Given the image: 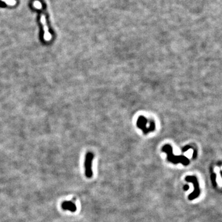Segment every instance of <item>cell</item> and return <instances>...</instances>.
I'll use <instances>...</instances> for the list:
<instances>
[{"mask_svg": "<svg viewBox=\"0 0 222 222\" xmlns=\"http://www.w3.org/2000/svg\"><path fill=\"white\" fill-rule=\"evenodd\" d=\"M41 22H42L43 27V30H44V40L46 42H49L52 38V35L48 31V25H47L46 21V18H45V15H42L41 16Z\"/></svg>", "mask_w": 222, "mask_h": 222, "instance_id": "obj_4", "label": "cell"}, {"mask_svg": "<svg viewBox=\"0 0 222 222\" xmlns=\"http://www.w3.org/2000/svg\"><path fill=\"white\" fill-rule=\"evenodd\" d=\"M197 152L196 151H194V153H193V159H196V157H197Z\"/></svg>", "mask_w": 222, "mask_h": 222, "instance_id": "obj_11", "label": "cell"}, {"mask_svg": "<svg viewBox=\"0 0 222 222\" xmlns=\"http://www.w3.org/2000/svg\"><path fill=\"white\" fill-rule=\"evenodd\" d=\"M162 151L165 152L167 155V160L173 164L181 163L183 165H188L190 163V160L186 156H175L173 154V149L170 144H165L162 147Z\"/></svg>", "mask_w": 222, "mask_h": 222, "instance_id": "obj_1", "label": "cell"}, {"mask_svg": "<svg viewBox=\"0 0 222 222\" xmlns=\"http://www.w3.org/2000/svg\"><path fill=\"white\" fill-rule=\"evenodd\" d=\"M191 146H185V147H184L183 148V149H182V151L183 152H186V151H187L188 150V149H191Z\"/></svg>", "mask_w": 222, "mask_h": 222, "instance_id": "obj_9", "label": "cell"}, {"mask_svg": "<svg viewBox=\"0 0 222 222\" xmlns=\"http://www.w3.org/2000/svg\"><path fill=\"white\" fill-rule=\"evenodd\" d=\"M189 188H190V186H188V184H186L184 186V188H183V189H184V191H187L189 190Z\"/></svg>", "mask_w": 222, "mask_h": 222, "instance_id": "obj_10", "label": "cell"}, {"mask_svg": "<svg viewBox=\"0 0 222 222\" xmlns=\"http://www.w3.org/2000/svg\"><path fill=\"white\" fill-rule=\"evenodd\" d=\"M147 120L143 116H140L139 117V118L138 119L137 122H136V125L141 130H142L143 132V133L145 135L147 134L148 133H149L148 129L146 128V125H147Z\"/></svg>", "mask_w": 222, "mask_h": 222, "instance_id": "obj_5", "label": "cell"}, {"mask_svg": "<svg viewBox=\"0 0 222 222\" xmlns=\"http://www.w3.org/2000/svg\"><path fill=\"white\" fill-rule=\"evenodd\" d=\"M62 208L65 210H70V211L74 212L76 211L77 207L74 203L70 201H65L62 204Z\"/></svg>", "mask_w": 222, "mask_h": 222, "instance_id": "obj_6", "label": "cell"}, {"mask_svg": "<svg viewBox=\"0 0 222 222\" xmlns=\"http://www.w3.org/2000/svg\"><path fill=\"white\" fill-rule=\"evenodd\" d=\"M34 6H35L36 8H37V9H40V8H42V5H41V3L39 2V1H36L35 3H34Z\"/></svg>", "mask_w": 222, "mask_h": 222, "instance_id": "obj_8", "label": "cell"}, {"mask_svg": "<svg viewBox=\"0 0 222 222\" xmlns=\"http://www.w3.org/2000/svg\"><path fill=\"white\" fill-rule=\"evenodd\" d=\"M94 155L91 152H88L86 154L85 160V175L87 178L92 177V160L93 159Z\"/></svg>", "mask_w": 222, "mask_h": 222, "instance_id": "obj_3", "label": "cell"}, {"mask_svg": "<svg viewBox=\"0 0 222 222\" xmlns=\"http://www.w3.org/2000/svg\"><path fill=\"white\" fill-rule=\"evenodd\" d=\"M216 178H217V175H216L215 173H211V181H212V185L214 188H216L217 186V181H216Z\"/></svg>", "mask_w": 222, "mask_h": 222, "instance_id": "obj_7", "label": "cell"}, {"mask_svg": "<svg viewBox=\"0 0 222 222\" xmlns=\"http://www.w3.org/2000/svg\"><path fill=\"white\" fill-rule=\"evenodd\" d=\"M220 175H221V178H222V170H220Z\"/></svg>", "mask_w": 222, "mask_h": 222, "instance_id": "obj_12", "label": "cell"}, {"mask_svg": "<svg viewBox=\"0 0 222 222\" xmlns=\"http://www.w3.org/2000/svg\"><path fill=\"white\" fill-rule=\"evenodd\" d=\"M185 180L186 181L191 182L194 185V191L192 193L189 195L188 199L189 200H193L194 199L197 198L200 195V191L199 188V184L197 178L194 176H188L185 178Z\"/></svg>", "mask_w": 222, "mask_h": 222, "instance_id": "obj_2", "label": "cell"}]
</instances>
